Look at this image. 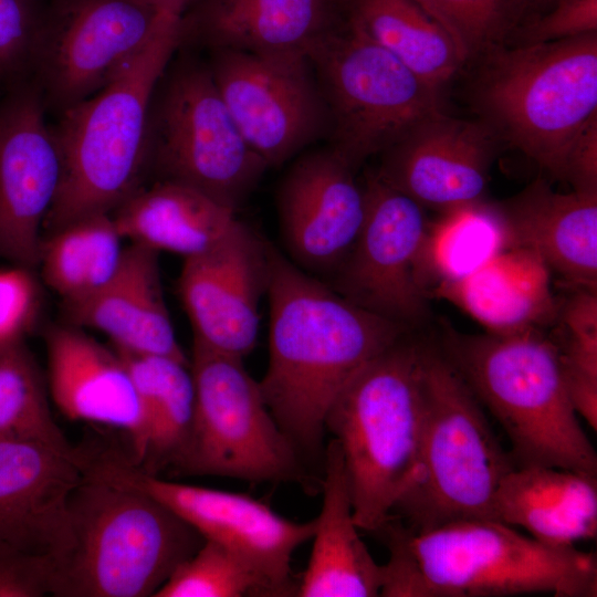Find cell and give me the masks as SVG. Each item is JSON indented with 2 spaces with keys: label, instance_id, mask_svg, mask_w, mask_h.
<instances>
[{
  "label": "cell",
  "instance_id": "obj_1",
  "mask_svg": "<svg viewBox=\"0 0 597 597\" xmlns=\"http://www.w3.org/2000/svg\"><path fill=\"white\" fill-rule=\"evenodd\" d=\"M269 364L259 381L307 464L324 461L327 412L352 378L411 329L373 314L269 247Z\"/></svg>",
  "mask_w": 597,
  "mask_h": 597
},
{
  "label": "cell",
  "instance_id": "obj_2",
  "mask_svg": "<svg viewBox=\"0 0 597 597\" xmlns=\"http://www.w3.org/2000/svg\"><path fill=\"white\" fill-rule=\"evenodd\" d=\"M388 548L383 597H596L591 552L545 545L495 520L416 532L390 515L376 531Z\"/></svg>",
  "mask_w": 597,
  "mask_h": 597
},
{
  "label": "cell",
  "instance_id": "obj_3",
  "mask_svg": "<svg viewBox=\"0 0 597 597\" xmlns=\"http://www.w3.org/2000/svg\"><path fill=\"white\" fill-rule=\"evenodd\" d=\"M437 345L504 430L515 467L597 475L553 339L540 329L467 334L441 322Z\"/></svg>",
  "mask_w": 597,
  "mask_h": 597
},
{
  "label": "cell",
  "instance_id": "obj_4",
  "mask_svg": "<svg viewBox=\"0 0 597 597\" xmlns=\"http://www.w3.org/2000/svg\"><path fill=\"white\" fill-rule=\"evenodd\" d=\"M179 46L180 18L170 15L109 84L59 115L52 128L62 177L45 234L86 216L112 213L145 186L150 104Z\"/></svg>",
  "mask_w": 597,
  "mask_h": 597
},
{
  "label": "cell",
  "instance_id": "obj_5",
  "mask_svg": "<svg viewBox=\"0 0 597 597\" xmlns=\"http://www.w3.org/2000/svg\"><path fill=\"white\" fill-rule=\"evenodd\" d=\"M69 512L70 544L53 561L54 597H154L203 542L157 499L88 464Z\"/></svg>",
  "mask_w": 597,
  "mask_h": 597
},
{
  "label": "cell",
  "instance_id": "obj_6",
  "mask_svg": "<svg viewBox=\"0 0 597 597\" xmlns=\"http://www.w3.org/2000/svg\"><path fill=\"white\" fill-rule=\"evenodd\" d=\"M470 66L476 119L501 145L561 180L569 146L597 116V32L506 44Z\"/></svg>",
  "mask_w": 597,
  "mask_h": 597
},
{
  "label": "cell",
  "instance_id": "obj_7",
  "mask_svg": "<svg viewBox=\"0 0 597 597\" xmlns=\"http://www.w3.org/2000/svg\"><path fill=\"white\" fill-rule=\"evenodd\" d=\"M421 343L402 336L364 366L331 406L353 516L373 533L392 513L418 470L422 427Z\"/></svg>",
  "mask_w": 597,
  "mask_h": 597
},
{
  "label": "cell",
  "instance_id": "obj_8",
  "mask_svg": "<svg viewBox=\"0 0 597 597\" xmlns=\"http://www.w3.org/2000/svg\"><path fill=\"white\" fill-rule=\"evenodd\" d=\"M420 380L418 470L392 513L416 532L463 520H494L496 490L515 468L510 451L437 344L421 343Z\"/></svg>",
  "mask_w": 597,
  "mask_h": 597
},
{
  "label": "cell",
  "instance_id": "obj_9",
  "mask_svg": "<svg viewBox=\"0 0 597 597\" xmlns=\"http://www.w3.org/2000/svg\"><path fill=\"white\" fill-rule=\"evenodd\" d=\"M167 75L149 109L148 174L192 187L237 212L268 164L238 129L208 64L180 59Z\"/></svg>",
  "mask_w": 597,
  "mask_h": 597
},
{
  "label": "cell",
  "instance_id": "obj_10",
  "mask_svg": "<svg viewBox=\"0 0 597 597\" xmlns=\"http://www.w3.org/2000/svg\"><path fill=\"white\" fill-rule=\"evenodd\" d=\"M310 61L326 108L328 147L355 170L444 111L442 90L415 75L350 18Z\"/></svg>",
  "mask_w": 597,
  "mask_h": 597
},
{
  "label": "cell",
  "instance_id": "obj_11",
  "mask_svg": "<svg viewBox=\"0 0 597 597\" xmlns=\"http://www.w3.org/2000/svg\"><path fill=\"white\" fill-rule=\"evenodd\" d=\"M195 409L170 468L181 474L250 482H300L311 474L270 412L243 358L192 343Z\"/></svg>",
  "mask_w": 597,
  "mask_h": 597
},
{
  "label": "cell",
  "instance_id": "obj_12",
  "mask_svg": "<svg viewBox=\"0 0 597 597\" xmlns=\"http://www.w3.org/2000/svg\"><path fill=\"white\" fill-rule=\"evenodd\" d=\"M365 216L348 254L326 281L355 305L409 329L430 315L431 224L425 209L368 171Z\"/></svg>",
  "mask_w": 597,
  "mask_h": 597
},
{
  "label": "cell",
  "instance_id": "obj_13",
  "mask_svg": "<svg viewBox=\"0 0 597 597\" xmlns=\"http://www.w3.org/2000/svg\"><path fill=\"white\" fill-rule=\"evenodd\" d=\"M168 17L144 0H52L30 78L45 109L60 115L109 84Z\"/></svg>",
  "mask_w": 597,
  "mask_h": 597
},
{
  "label": "cell",
  "instance_id": "obj_14",
  "mask_svg": "<svg viewBox=\"0 0 597 597\" xmlns=\"http://www.w3.org/2000/svg\"><path fill=\"white\" fill-rule=\"evenodd\" d=\"M90 467L168 506L203 540L222 545L243 561L269 584L274 596H297L292 556L312 540L315 520L294 522L248 494L169 481L119 454L93 457Z\"/></svg>",
  "mask_w": 597,
  "mask_h": 597
},
{
  "label": "cell",
  "instance_id": "obj_15",
  "mask_svg": "<svg viewBox=\"0 0 597 597\" xmlns=\"http://www.w3.org/2000/svg\"><path fill=\"white\" fill-rule=\"evenodd\" d=\"M208 66L248 145L279 166L327 129L325 104L307 56L210 50Z\"/></svg>",
  "mask_w": 597,
  "mask_h": 597
},
{
  "label": "cell",
  "instance_id": "obj_16",
  "mask_svg": "<svg viewBox=\"0 0 597 597\" xmlns=\"http://www.w3.org/2000/svg\"><path fill=\"white\" fill-rule=\"evenodd\" d=\"M32 80L0 100V255L18 265L39 262L41 231L57 196L62 159Z\"/></svg>",
  "mask_w": 597,
  "mask_h": 597
},
{
  "label": "cell",
  "instance_id": "obj_17",
  "mask_svg": "<svg viewBox=\"0 0 597 597\" xmlns=\"http://www.w3.org/2000/svg\"><path fill=\"white\" fill-rule=\"evenodd\" d=\"M269 247L238 219L214 245L184 259L178 291L193 342L239 358L251 353L268 291Z\"/></svg>",
  "mask_w": 597,
  "mask_h": 597
},
{
  "label": "cell",
  "instance_id": "obj_18",
  "mask_svg": "<svg viewBox=\"0 0 597 597\" xmlns=\"http://www.w3.org/2000/svg\"><path fill=\"white\" fill-rule=\"evenodd\" d=\"M500 145L479 119L442 111L381 153L375 172L423 209L447 214L483 202Z\"/></svg>",
  "mask_w": 597,
  "mask_h": 597
},
{
  "label": "cell",
  "instance_id": "obj_19",
  "mask_svg": "<svg viewBox=\"0 0 597 597\" xmlns=\"http://www.w3.org/2000/svg\"><path fill=\"white\" fill-rule=\"evenodd\" d=\"M356 172L327 147L297 158L277 190L286 256L325 282L348 254L364 221L365 196Z\"/></svg>",
  "mask_w": 597,
  "mask_h": 597
},
{
  "label": "cell",
  "instance_id": "obj_20",
  "mask_svg": "<svg viewBox=\"0 0 597 597\" xmlns=\"http://www.w3.org/2000/svg\"><path fill=\"white\" fill-rule=\"evenodd\" d=\"M88 455L32 438L0 439V538L56 559L70 544V499Z\"/></svg>",
  "mask_w": 597,
  "mask_h": 597
},
{
  "label": "cell",
  "instance_id": "obj_21",
  "mask_svg": "<svg viewBox=\"0 0 597 597\" xmlns=\"http://www.w3.org/2000/svg\"><path fill=\"white\" fill-rule=\"evenodd\" d=\"M350 0H193L180 18V45L261 54L311 53L349 19Z\"/></svg>",
  "mask_w": 597,
  "mask_h": 597
},
{
  "label": "cell",
  "instance_id": "obj_22",
  "mask_svg": "<svg viewBox=\"0 0 597 597\" xmlns=\"http://www.w3.org/2000/svg\"><path fill=\"white\" fill-rule=\"evenodd\" d=\"M48 394L63 416L126 432L134 463L142 459L145 421L130 374L113 347L81 327L55 325L44 333Z\"/></svg>",
  "mask_w": 597,
  "mask_h": 597
},
{
  "label": "cell",
  "instance_id": "obj_23",
  "mask_svg": "<svg viewBox=\"0 0 597 597\" xmlns=\"http://www.w3.org/2000/svg\"><path fill=\"white\" fill-rule=\"evenodd\" d=\"M485 206L504 250L535 254L573 290L597 291V195L558 192L537 178L514 197Z\"/></svg>",
  "mask_w": 597,
  "mask_h": 597
},
{
  "label": "cell",
  "instance_id": "obj_24",
  "mask_svg": "<svg viewBox=\"0 0 597 597\" xmlns=\"http://www.w3.org/2000/svg\"><path fill=\"white\" fill-rule=\"evenodd\" d=\"M159 272L158 252L130 243L103 286L64 302L70 324L103 333L115 348L189 363L176 338Z\"/></svg>",
  "mask_w": 597,
  "mask_h": 597
},
{
  "label": "cell",
  "instance_id": "obj_25",
  "mask_svg": "<svg viewBox=\"0 0 597 597\" xmlns=\"http://www.w3.org/2000/svg\"><path fill=\"white\" fill-rule=\"evenodd\" d=\"M321 488L322 509L315 519L312 553L297 596H379L381 565L359 536L343 454L334 438L325 447Z\"/></svg>",
  "mask_w": 597,
  "mask_h": 597
},
{
  "label": "cell",
  "instance_id": "obj_26",
  "mask_svg": "<svg viewBox=\"0 0 597 597\" xmlns=\"http://www.w3.org/2000/svg\"><path fill=\"white\" fill-rule=\"evenodd\" d=\"M494 520L545 545L570 547L597 534V475L552 467H515L501 480Z\"/></svg>",
  "mask_w": 597,
  "mask_h": 597
},
{
  "label": "cell",
  "instance_id": "obj_27",
  "mask_svg": "<svg viewBox=\"0 0 597 597\" xmlns=\"http://www.w3.org/2000/svg\"><path fill=\"white\" fill-rule=\"evenodd\" d=\"M111 214L123 239L184 259L214 245L238 221L235 211L171 180L145 185Z\"/></svg>",
  "mask_w": 597,
  "mask_h": 597
},
{
  "label": "cell",
  "instance_id": "obj_28",
  "mask_svg": "<svg viewBox=\"0 0 597 597\" xmlns=\"http://www.w3.org/2000/svg\"><path fill=\"white\" fill-rule=\"evenodd\" d=\"M436 291L483 323L488 332L540 329L556 306L548 289V270L533 253L506 249Z\"/></svg>",
  "mask_w": 597,
  "mask_h": 597
},
{
  "label": "cell",
  "instance_id": "obj_29",
  "mask_svg": "<svg viewBox=\"0 0 597 597\" xmlns=\"http://www.w3.org/2000/svg\"><path fill=\"white\" fill-rule=\"evenodd\" d=\"M113 348L130 374L144 415V451L135 464L157 474L172 465L190 431L195 409L190 362Z\"/></svg>",
  "mask_w": 597,
  "mask_h": 597
},
{
  "label": "cell",
  "instance_id": "obj_30",
  "mask_svg": "<svg viewBox=\"0 0 597 597\" xmlns=\"http://www.w3.org/2000/svg\"><path fill=\"white\" fill-rule=\"evenodd\" d=\"M349 18L415 75L439 90L464 67L447 32L413 0H350Z\"/></svg>",
  "mask_w": 597,
  "mask_h": 597
},
{
  "label": "cell",
  "instance_id": "obj_31",
  "mask_svg": "<svg viewBox=\"0 0 597 597\" xmlns=\"http://www.w3.org/2000/svg\"><path fill=\"white\" fill-rule=\"evenodd\" d=\"M111 213L72 221L42 238L38 265L63 302L83 298L116 272L124 247Z\"/></svg>",
  "mask_w": 597,
  "mask_h": 597
},
{
  "label": "cell",
  "instance_id": "obj_32",
  "mask_svg": "<svg viewBox=\"0 0 597 597\" xmlns=\"http://www.w3.org/2000/svg\"><path fill=\"white\" fill-rule=\"evenodd\" d=\"M45 379L22 343L0 346V439L70 446L50 410Z\"/></svg>",
  "mask_w": 597,
  "mask_h": 597
},
{
  "label": "cell",
  "instance_id": "obj_33",
  "mask_svg": "<svg viewBox=\"0 0 597 597\" xmlns=\"http://www.w3.org/2000/svg\"><path fill=\"white\" fill-rule=\"evenodd\" d=\"M450 36L464 66L510 44L531 15L523 0H413Z\"/></svg>",
  "mask_w": 597,
  "mask_h": 597
},
{
  "label": "cell",
  "instance_id": "obj_34",
  "mask_svg": "<svg viewBox=\"0 0 597 597\" xmlns=\"http://www.w3.org/2000/svg\"><path fill=\"white\" fill-rule=\"evenodd\" d=\"M504 250L485 202L444 214L431 226L428 256L433 280H455L472 272Z\"/></svg>",
  "mask_w": 597,
  "mask_h": 597
},
{
  "label": "cell",
  "instance_id": "obj_35",
  "mask_svg": "<svg viewBox=\"0 0 597 597\" xmlns=\"http://www.w3.org/2000/svg\"><path fill=\"white\" fill-rule=\"evenodd\" d=\"M274 596L269 584L222 545L203 540L154 597Z\"/></svg>",
  "mask_w": 597,
  "mask_h": 597
},
{
  "label": "cell",
  "instance_id": "obj_36",
  "mask_svg": "<svg viewBox=\"0 0 597 597\" xmlns=\"http://www.w3.org/2000/svg\"><path fill=\"white\" fill-rule=\"evenodd\" d=\"M44 11L40 0H0V87L31 78Z\"/></svg>",
  "mask_w": 597,
  "mask_h": 597
},
{
  "label": "cell",
  "instance_id": "obj_37",
  "mask_svg": "<svg viewBox=\"0 0 597 597\" xmlns=\"http://www.w3.org/2000/svg\"><path fill=\"white\" fill-rule=\"evenodd\" d=\"M40 308V291L30 269L0 270V346L22 343Z\"/></svg>",
  "mask_w": 597,
  "mask_h": 597
},
{
  "label": "cell",
  "instance_id": "obj_38",
  "mask_svg": "<svg viewBox=\"0 0 597 597\" xmlns=\"http://www.w3.org/2000/svg\"><path fill=\"white\" fill-rule=\"evenodd\" d=\"M597 32V0H557L524 22L510 44L557 41Z\"/></svg>",
  "mask_w": 597,
  "mask_h": 597
},
{
  "label": "cell",
  "instance_id": "obj_39",
  "mask_svg": "<svg viewBox=\"0 0 597 597\" xmlns=\"http://www.w3.org/2000/svg\"><path fill=\"white\" fill-rule=\"evenodd\" d=\"M53 559L0 538V597L51 596Z\"/></svg>",
  "mask_w": 597,
  "mask_h": 597
},
{
  "label": "cell",
  "instance_id": "obj_40",
  "mask_svg": "<svg viewBox=\"0 0 597 597\" xmlns=\"http://www.w3.org/2000/svg\"><path fill=\"white\" fill-rule=\"evenodd\" d=\"M561 180L568 182L573 191L597 195V116L569 146Z\"/></svg>",
  "mask_w": 597,
  "mask_h": 597
},
{
  "label": "cell",
  "instance_id": "obj_41",
  "mask_svg": "<svg viewBox=\"0 0 597 597\" xmlns=\"http://www.w3.org/2000/svg\"><path fill=\"white\" fill-rule=\"evenodd\" d=\"M160 12L181 18L193 0H144Z\"/></svg>",
  "mask_w": 597,
  "mask_h": 597
},
{
  "label": "cell",
  "instance_id": "obj_42",
  "mask_svg": "<svg viewBox=\"0 0 597 597\" xmlns=\"http://www.w3.org/2000/svg\"><path fill=\"white\" fill-rule=\"evenodd\" d=\"M532 18L547 11L557 0H523ZM528 19V20H530Z\"/></svg>",
  "mask_w": 597,
  "mask_h": 597
}]
</instances>
